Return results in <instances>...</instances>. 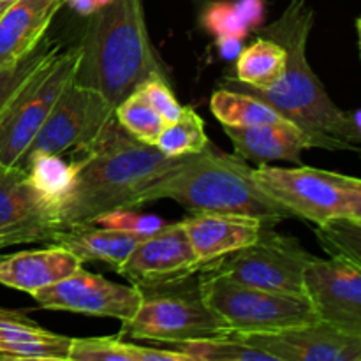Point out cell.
Listing matches in <instances>:
<instances>
[{
  "mask_svg": "<svg viewBox=\"0 0 361 361\" xmlns=\"http://www.w3.org/2000/svg\"><path fill=\"white\" fill-rule=\"evenodd\" d=\"M73 155L80 157L81 166L71 192L56 207L59 231L145 204L148 189L183 159L168 157L155 145L130 136L116 116L90 147Z\"/></svg>",
  "mask_w": 361,
  "mask_h": 361,
  "instance_id": "obj_1",
  "label": "cell"
},
{
  "mask_svg": "<svg viewBox=\"0 0 361 361\" xmlns=\"http://www.w3.org/2000/svg\"><path fill=\"white\" fill-rule=\"evenodd\" d=\"M314 25V11L305 0H291L282 16L259 35L284 46L286 71L279 81L268 88H250L235 78L226 80L224 87L247 92L268 102L282 116L305 130L316 148L349 150L358 154L353 143V126L349 111H342L330 99L323 83L307 59V41Z\"/></svg>",
  "mask_w": 361,
  "mask_h": 361,
  "instance_id": "obj_2",
  "label": "cell"
},
{
  "mask_svg": "<svg viewBox=\"0 0 361 361\" xmlns=\"http://www.w3.org/2000/svg\"><path fill=\"white\" fill-rule=\"evenodd\" d=\"M78 51L74 83L97 90L115 108L148 78L164 74L148 35L143 0H108L94 11Z\"/></svg>",
  "mask_w": 361,
  "mask_h": 361,
  "instance_id": "obj_3",
  "label": "cell"
},
{
  "mask_svg": "<svg viewBox=\"0 0 361 361\" xmlns=\"http://www.w3.org/2000/svg\"><path fill=\"white\" fill-rule=\"evenodd\" d=\"M157 200H173L192 214L243 215L264 226L295 219L259 185L245 159L208 147L183 155L178 168L148 189L145 203Z\"/></svg>",
  "mask_w": 361,
  "mask_h": 361,
  "instance_id": "obj_4",
  "label": "cell"
},
{
  "mask_svg": "<svg viewBox=\"0 0 361 361\" xmlns=\"http://www.w3.org/2000/svg\"><path fill=\"white\" fill-rule=\"evenodd\" d=\"M134 286L141 293V305L136 316L122 324L120 337L173 345L233 334L229 324L204 300L200 270Z\"/></svg>",
  "mask_w": 361,
  "mask_h": 361,
  "instance_id": "obj_5",
  "label": "cell"
},
{
  "mask_svg": "<svg viewBox=\"0 0 361 361\" xmlns=\"http://www.w3.org/2000/svg\"><path fill=\"white\" fill-rule=\"evenodd\" d=\"M200 277L204 300L233 334H275L317 321L307 295L268 291L207 270H200Z\"/></svg>",
  "mask_w": 361,
  "mask_h": 361,
  "instance_id": "obj_6",
  "label": "cell"
},
{
  "mask_svg": "<svg viewBox=\"0 0 361 361\" xmlns=\"http://www.w3.org/2000/svg\"><path fill=\"white\" fill-rule=\"evenodd\" d=\"M80 51L60 48L25 83L0 116V164L23 169L25 157L63 88L74 80Z\"/></svg>",
  "mask_w": 361,
  "mask_h": 361,
  "instance_id": "obj_7",
  "label": "cell"
},
{
  "mask_svg": "<svg viewBox=\"0 0 361 361\" xmlns=\"http://www.w3.org/2000/svg\"><path fill=\"white\" fill-rule=\"evenodd\" d=\"M312 254L291 236L264 226L256 242L242 247L200 270L226 275L231 281L268 291L305 295V270Z\"/></svg>",
  "mask_w": 361,
  "mask_h": 361,
  "instance_id": "obj_8",
  "label": "cell"
},
{
  "mask_svg": "<svg viewBox=\"0 0 361 361\" xmlns=\"http://www.w3.org/2000/svg\"><path fill=\"white\" fill-rule=\"evenodd\" d=\"M113 116L115 106L104 95L73 80L32 141L23 169L35 155H73L85 150L101 136Z\"/></svg>",
  "mask_w": 361,
  "mask_h": 361,
  "instance_id": "obj_9",
  "label": "cell"
},
{
  "mask_svg": "<svg viewBox=\"0 0 361 361\" xmlns=\"http://www.w3.org/2000/svg\"><path fill=\"white\" fill-rule=\"evenodd\" d=\"M254 176L298 221L321 226L331 219L349 215V197L341 173L307 166L279 168L267 162L254 169Z\"/></svg>",
  "mask_w": 361,
  "mask_h": 361,
  "instance_id": "obj_10",
  "label": "cell"
},
{
  "mask_svg": "<svg viewBox=\"0 0 361 361\" xmlns=\"http://www.w3.org/2000/svg\"><path fill=\"white\" fill-rule=\"evenodd\" d=\"M303 281L317 319L361 338V268L342 257L314 256Z\"/></svg>",
  "mask_w": 361,
  "mask_h": 361,
  "instance_id": "obj_11",
  "label": "cell"
},
{
  "mask_svg": "<svg viewBox=\"0 0 361 361\" xmlns=\"http://www.w3.org/2000/svg\"><path fill=\"white\" fill-rule=\"evenodd\" d=\"M32 296L41 309L111 317L122 324L133 319L141 305V293L134 284H116L83 268Z\"/></svg>",
  "mask_w": 361,
  "mask_h": 361,
  "instance_id": "obj_12",
  "label": "cell"
},
{
  "mask_svg": "<svg viewBox=\"0 0 361 361\" xmlns=\"http://www.w3.org/2000/svg\"><path fill=\"white\" fill-rule=\"evenodd\" d=\"M56 233L55 204L35 189L25 169L0 164V249L51 242Z\"/></svg>",
  "mask_w": 361,
  "mask_h": 361,
  "instance_id": "obj_13",
  "label": "cell"
},
{
  "mask_svg": "<svg viewBox=\"0 0 361 361\" xmlns=\"http://www.w3.org/2000/svg\"><path fill=\"white\" fill-rule=\"evenodd\" d=\"M238 337L271 355L275 361H361V338L342 334L319 319L275 334Z\"/></svg>",
  "mask_w": 361,
  "mask_h": 361,
  "instance_id": "obj_14",
  "label": "cell"
},
{
  "mask_svg": "<svg viewBox=\"0 0 361 361\" xmlns=\"http://www.w3.org/2000/svg\"><path fill=\"white\" fill-rule=\"evenodd\" d=\"M200 270L182 221L168 222L161 231L147 236L118 270L130 284L164 281Z\"/></svg>",
  "mask_w": 361,
  "mask_h": 361,
  "instance_id": "obj_15",
  "label": "cell"
},
{
  "mask_svg": "<svg viewBox=\"0 0 361 361\" xmlns=\"http://www.w3.org/2000/svg\"><path fill=\"white\" fill-rule=\"evenodd\" d=\"M200 268L256 242L264 224L257 219L226 214H194L182 221Z\"/></svg>",
  "mask_w": 361,
  "mask_h": 361,
  "instance_id": "obj_16",
  "label": "cell"
},
{
  "mask_svg": "<svg viewBox=\"0 0 361 361\" xmlns=\"http://www.w3.org/2000/svg\"><path fill=\"white\" fill-rule=\"evenodd\" d=\"M83 261L66 247L23 250L0 257V284L34 295L80 270Z\"/></svg>",
  "mask_w": 361,
  "mask_h": 361,
  "instance_id": "obj_17",
  "label": "cell"
},
{
  "mask_svg": "<svg viewBox=\"0 0 361 361\" xmlns=\"http://www.w3.org/2000/svg\"><path fill=\"white\" fill-rule=\"evenodd\" d=\"M224 127L235 154L245 161L267 164L270 161H288L302 164V152L316 148L314 140L295 123L284 126Z\"/></svg>",
  "mask_w": 361,
  "mask_h": 361,
  "instance_id": "obj_18",
  "label": "cell"
},
{
  "mask_svg": "<svg viewBox=\"0 0 361 361\" xmlns=\"http://www.w3.org/2000/svg\"><path fill=\"white\" fill-rule=\"evenodd\" d=\"M63 4L66 0H16L0 18V67L30 53Z\"/></svg>",
  "mask_w": 361,
  "mask_h": 361,
  "instance_id": "obj_19",
  "label": "cell"
},
{
  "mask_svg": "<svg viewBox=\"0 0 361 361\" xmlns=\"http://www.w3.org/2000/svg\"><path fill=\"white\" fill-rule=\"evenodd\" d=\"M73 338L44 330L14 310L0 312V355L9 360L69 361Z\"/></svg>",
  "mask_w": 361,
  "mask_h": 361,
  "instance_id": "obj_20",
  "label": "cell"
},
{
  "mask_svg": "<svg viewBox=\"0 0 361 361\" xmlns=\"http://www.w3.org/2000/svg\"><path fill=\"white\" fill-rule=\"evenodd\" d=\"M143 238L147 236L102 228L97 224H81L59 231L53 236L51 243L69 249L83 263L101 261L118 271Z\"/></svg>",
  "mask_w": 361,
  "mask_h": 361,
  "instance_id": "obj_21",
  "label": "cell"
},
{
  "mask_svg": "<svg viewBox=\"0 0 361 361\" xmlns=\"http://www.w3.org/2000/svg\"><path fill=\"white\" fill-rule=\"evenodd\" d=\"M210 109L222 126L250 127V126H284L293 123L282 116L268 102L247 92L231 90L222 87L215 90L210 99Z\"/></svg>",
  "mask_w": 361,
  "mask_h": 361,
  "instance_id": "obj_22",
  "label": "cell"
},
{
  "mask_svg": "<svg viewBox=\"0 0 361 361\" xmlns=\"http://www.w3.org/2000/svg\"><path fill=\"white\" fill-rule=\"evenodd\" d=\"M286 71V49L270 37H259L242 49L236 60V81L250 88H268Z\"/></svg>",
  "mask_w": 361,
  "mask_h": 361,
  "instance_id": "obj_23",
  "label": "cell"
},
{
  "mask_svg": "<svg viewBox=\"0 0 361 361\" xmlns=\"http://www.w3.org/2000/svg\"><path fill=\"white\" fill-rule=\"evenodd\" d=\"M80 166V157L74 155H69V159L62 155H35L27 162L25 171L35 189L59 207L73 189Z\"/></svg>",
  "mask_w": 361,
  "mask_h": 361,
  "instance_id": "obj_24",
  "label": "cell"
},
{
  "mask_svg": "<svg viewBox=\"0 0 361 361\" xmlns=\"http://www.w3.org/2000/svg\"><path fill=\"white\" fill-rule=\"evenodd\" d=\"M173 349L183 353L189 361H275L274 356L247 344L236 334L173 344Z\"/></svg>",
  "mask_w": 361,
  "mask_h": 361,
  "instance_id": "obj_25",
  "label": "cell"
},
{
  "mask_svg": "<svg viewBox=\"0 0 361 361\" xmlns=\"http://www.w3.org/2000/svg\"><path fill=\"white\" fill-rule=\"evenodd\" d=\"M208 136L204 122L194 109L185 108L182 116L175 122L166 123L155 147L168 157L197 154L208 147Z\"/></svg>",
  "mask_w": 361,
  "mask_h": 361,
  "instance_id": "obj_26",
  "label": "cell"
},
{
  "mask_svg": "<svg viewBox=\"0 0 361 361\" xmlns=\"http://www.w3.org/2000/svg\"><path fill=\"white\" fill-rule=\"evenodd\" d=\"M60 48H62V44L59 41L44 35L41 42L30 53H27L23 59L9 63V66L0 67V116L6 111L7 106L13 102V99L20 94L25 83L34 76L35 71Z\"/></svg>",
  "mask_w": 361,
  "mask_h": 361,
  "instance_id": "obj_27",
  "label": "cell"
},
{
  "mask_svg": "<svg viewBox=\"0 0 361 361\" xmlns=\"http://www.w3.org/2000/svg\"><path fill=\"white\" fill-rule=\"evenodd\" d=\"M115 116L120 126L143 143L155 145L164 130L166 120L148 104L147 99L134 90L115 108Z\"/></svg>",
  "mask_w": 361,
  "mask_h": 361,
  "instance_id": "obj_28",
  "label": "cell"
},
{
  "mask_svg": "<svg viewBox=\"0 0 361 361\" xmlns=\"http://www.w3.org/2000/svg\"><path fill=\"white\" fill-rule=\"evenodd\" d=\"M319 245L328 256L342 257L361 268V222L353 219H331L316 226Z\"/></svg>",
  "mask_w": 361,
  "mask_h": 361,
  "instance_id": "obj_29",
  "label": "cell"
},
{
  "mask_svg": "<svg viewBox=\"0 0 361 361\" xmlns=\"http://www.w3.org/2000/svg\"><path fill=\"white\" fill-rule=\"evenodd\" d=\"M69 361H141V345L127 344L120 335L73 338Z\"/></svg>",
  "mask_w": 361,
  "mask_h": 361,
  "instance_id": "obj_30",
  "label": "cell"
},
{
  "mask_svg": "<svg viewBox=\"0 0 361 361\" xmlns=\"http://www.w3.org/2000/svg\"><path fill=\"white\" fill-rule=\"evenodd\" d=\"M92 224H97L109 229H118V231L133 233V235L150 236L155 235L157 231H161L168 222L162 221L161 217H155V215L134 214V212L129 210H115L97 217Z\"/></svg>",
  "mask_w": 361,
  "mask_h": 361,
  "instance_id": "obj_31",
  "label": "cell"
},
{
  "mask_svg": "<svg viewBox=\"0 0 361 361\" xmlns=\"http://www.w3.org/2000/svg\"><path fill=\"white\" fill-rule=\"evenodd\" d=\"M136 90H140V94L147 99L148 104L168 123L178 120L182 116L183 109H185V106H182L176 101L168 81L164 80V74H155V76L148 78Z\"/></svg>",
  "mask_w": 361,
  "mask_h": 361,
  "instance_id": "obj_32",
  "label": "cell"
},
{
  "mask_svg": "<svg viewBox=\"0 0 361 361\" xmlns=\"http://www.w3.org/2000/svg\"><path fill=\"white\" fill-rule=\"evenodd\" d=\"M212 32L217 34L219 39H240L242 41L247 34V23L243 20H240L236 14L228 16L222 11H215L210 14V20H208Z\"/></svg>",
  "mask_w": 361,
  "mask_h": 361,
  "instance_id": "obj_33",
  "label": "cell"
},
{
  "mask_svg": "<svg viewBox=\"0 0 361 361\" xmlns=\"http://www.w3.org/2000/svg\"><path fill=\"white\" fill-rule=\"evenodd\" d=\"M345 190L349 197V215L348 219L361 222V178L342 175Z\"/></svg>",
  "mask_w": 361,
  "mask_h": 361,
  "instance_id": "obj_34",
  "label": "cell"
},
{
  "mask_svg": "<svg viewBox=\"0 0 361 361\" xmlns=\"http://www.w3.org/2000/svg\"><path fill=\"white\" fill-rule=\"evenodd\" d=\"M14 2H16V0H0V18L4 16V13H6V11L9 9Z\"/></svg>",
  "mask_w": 361,
  "mask_h": 361,
  "instance_id": "obj_35",
  "label": "cell"
},
{
  "mask_svg": "<svg viewBox=\"0 0 361 361\" xmlns=\"http://www.w3.org/2000/svg\"><path fill=\"white\" fill-rule=\"evenodd\" d=\"M356 32H358V44H360V51H361V16L356 20Z\"/></svg>",
  "mask_w": 361,
  "mask_h": 361,
  "instance_id": "obj_36",
  "label": "cell"
},
{
  "mask_svg": "<svg viewBox=\"0 0 361 361\" xmlns=\"http://www.w3.org/2000/svg\"><path fill=\"white\" fill-rule=\"evenodd\" d=\"M0 361H6V358H4V356H2V355H0Z\"/></svg>",
  "mask_w": 361,
  "mask_h": 361,
  "instance_id": "obj_37",
  "label": "cell"
},
{
  "mask_svg": "<svg viewBox=\"0 0 361 361\" xmlns=\"http://www.w3.org/2000/svg\"><path fill=\"white\" fill-rule=\"evenodd\" d=\"M2 310H4V309H0V312H2Z\"/></svg>",
  "mask_w": 361,
  "mask_h": 361,
  "instance_id": "obj_38",
  "label": "cell"
}]
</instances>
